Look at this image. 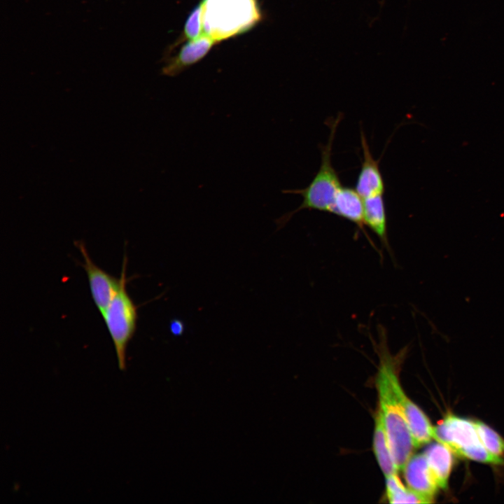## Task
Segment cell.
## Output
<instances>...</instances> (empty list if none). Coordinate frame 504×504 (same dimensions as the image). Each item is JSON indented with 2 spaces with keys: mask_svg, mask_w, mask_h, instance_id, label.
Wrapping results in <instances>:
<instances>
[{
  "mask_svg": "<svg viewBox=\"0 0 504 504\" xmlns=\"http://www.w3.org/2000/svg\"><path fill=\"white\" fill-rule=\"evenodd\" d=\"M379 365L376 377L378 407L381 411L391 451L398 470H402L416 448L395 388L398 367L407 348L391 354L386 344V330L378 326Z\"/></svg>",
  "mask_w": 504,
  "mask_h": 504,
  "instance_id": "1",
  "label": "cell"
},
{
  "mask_svg": "<svg viewBox=\"0 0 504 504\" xmlns=\"http://www.w3.org/2000/svg\"><path fill=\"white\" fill-rule=\"evenodd\" d=\"M203 34L216 43L244 34L262 19L258 0H202Z\"/></svg>",
  "mask_w": 504,
  "mask_h": 504,
  "instance_id": "2",
  "label": "cell"
},
{
  "mask_svg": "<svg viewBox=\"0 0 504 504\" xmlns=\"http://www.w3.org/2000/svg\"><path fill=\"white\" fill-rule=\"evenodd\" d=\"M341 120L339 114L336 118L329 119L327 122L330 128L328 143L321 148V164L311 183L304 188L284 190V193L300 195L302 204L293 211L276 220L279 227L284 225L291 216L302 209H314L331 212L336 196L342 187L339 176L332 164V148L337 127Z\"/></svg>",
  "mask_w": 504,
  "mask_h": 504,
  "instance_id": "3",
  "label": "cell"
},
{
  "mask_svg": "<svg viewBox=\"0 0 504 504\" xmlns=\"http://www.w3.org/2000/svg\"><path fill=\"white\" fill-rule=\"evenodd\" d=\"M433 438L456 455L475 461L503 464V458L491 454L480 441L474 421L447 414L433 426Z\"/></svg>",
  "mask_w": 504,
  "mask_h": 504,
  "instance_id": "4",
  "label": "cell"
},
{
  "mask_svg": "<svg viewBox=\"0 0 504 504\" xmlns=\"http://www.w3.org/2000/svg\"><path fill=\"white\" fill-rule=\"evenodd\" d=\"M127 256L124 255L116 294L102 314L113 342L120 370L126 369V349L136 328L137 307L126 289Z\"/></svg>",
  "mask_w": 504,
  "mask_h": 504,
  "instance_id": "5",
  "label": "cell"
},
{
  "mask_svg": "<svg viewBox=\"0 0 504 504\" xmlns=\"http://www.w3.org/2000/svg\"><path fill=\"white\" fill-rule=\"evenodd\" d=\"M75 244L83 258L82 266L87 274L92 298L102 315L118 291L120 278L111 275L94 264L83 242L77 241Z\"/></svg>",
  "mask_w": 504,
  "mask_h": 504,
  "instance_id": "6",
  "label": "cell"
},
{
  "mask_svg": "<svg viewBox=\"0 0 504 504\" xmlns=\"http://www.w3.org/2000/svg\"><path fill=\"white\" fill-rule=\"evenodd\" d=\"M402 470L407 487L432 503L439 486L424 454H413Z\"/></svg>",
  "mask_w": 504,
  "mask_h": 504,
  "instance_id": "7",
  "label": "cell"
},
{
  "mask_svg": "<svg viewBox=\"0 0 504 504\" xmlns=\"http://www.w3.org/2000/svg\"><path fill=\"white\" fill-rule=\"evenodd\" d=\"M360 143L363 160L356 181V190L363 199L383 195L385 185L379 162L373 158L362 130L360 131Z\"/></svg>",
  "mask_w": 504,
  "mask_h": 504,
  "instance_id": "8",
  "label": "cell"
},
{
  "mask_svg": "<svg viewBox=\"0 0 504 504\" xmlns=\"http://www.w3.org/2000/svg\"><path fill=\"white\" fill-rule=\"evenodd\" d=\"M395 388L416 447L429 442L433 438V426L424 412L407 396L398 376L395 380Z\"/></svg>",
  "mask_w": 504,
  "mask_h": 504,
  "instance_id": "9",
  "label": "cell"
},
{
  "mask_svg": "<svg viewBox=\"0 0 504 504\" xmlns=\"http://www.w3.org/2000/svg\"><path fill=\"white\" fill-rule=\"evenodd\" d=\"M216 43L206 35L188 41L183 45L178 55L163 69V74L174 76L185 69L202 59Z\"/></svg>",
  "mask_w": 504,
  "mask_h": 504,
  "instance_id": "10",
  "label": "cell"
},
{
  "mask_svg": "<svg viewBox=\"0 0 504 504\" xmlns=\"http://www.w3.org/2000/svg\"><path fill=\"white\" fill-rule=\"evenodd\" d=\"M330 214L352 222L365 232L363 199L356 189L342 186L336 196Z\"/></svg>",
  "mask_w": 504,
  "mask_h": 504,
  "instance_id": "11",
  "label": "cell"
},
{
  "mask_svg": "<svg viewBox=\"0 0 504 504\" xmlns=\"http://www.w3.org/2000/svg\"><path fill=\"white\" fill-rule=\"evenodd\" d=\"M373 449L378 464L385 477L397 474L398 470L391 451L380 410L377 407L374 418Z\"/></svg>",
  "mask_w": 504,
  "mask_h": 504,
  "instance_id": "12",
  "label": "cell"
},
{
  "mask_svg": "<svg viewBox=\"0 0 504 504\" xmlns=\"http://www.w3.org/2000/svg\"><path fill=\"white\" fill-rule=\"evenodd\" d=\"M424 454L439 488L446 489L453 467V452L437 441L430 444Z\"/></svg>",
  "mask_w": 504,
  "mask_h": 504,
  "instance_id": "13",
  "label": "cell"
},
{
  "mask_svg": "<svg viewBox=\"0 0 504 504\" xmlns=\"http://www.w3.org/2000/svg\"><path fill=\"white\" fill-rule=\"evenodd\" d=\"M364 222L379 239L382 244L389 249L387 230V217L383 195L363 199Z\"/></svg>",
  "mask_w": 504,
  "mask_h": 504,
  "instance_id": "14",
  "label": "cell"
},
{
  "mask_svg": "<svg viewBox=\"0 0 504 504\" xmlns=\"http://www.w3.org/2000/svg\"><path fill=\"white\" fill-rule=\"evenodd\" d=\"M386 497L391 503H429L408 487H405L397 474L386 477Z\"/></svg>",
  "mask_w": 504,
  "mask_h": 504,
  "instance_id": "15",
  "label": "cell"
},
{
  "mask_svg": "<svg viewBox=\"0 0 504 504\" xmlns=\"http://www.w3.org/2000/svg\"><path fill=\"white\" fill-rule=\"evenodd\" d=\"M479 439L492 454L501 457L504 454V440L494 430L479 421H474Z\"/></svg>",
  "mask_w": 504,
  "mask_h": 504,
  "instance_id": "16",
  "label": "cell"
},
{
  "mask_svg": "<svg viewBox=\"0 0 504 504\" xmlns=\"http://www.w3.org/2000/svg\"><path fill=\"white\" fill-rule=\"evenodd\" d=\"M183 39L191 40L203 35L202 8L199 4L188 15L183 29Z\"/></svg>",
  "mask_w": 504,
  "mask_h": 504,
  "instance_id": "17",
  "label": "cell"
},
{
  "mask_svg": "<svg viewBox=\"0 0 504 504\" xmlns=\"http://www.w3.org/2000/svg\"><path fill=\"white\" fill-rule=\"evenodd\" d=\"M184 324L181 320L176 318L172 320L169 329L172 335L175 336L181 335L184 332Z\"/></svg>",
  "mask_w": 504,
  "mask_h": 504,
  "instance_id": "18",
  "label": "cell"
}]
</instances>
